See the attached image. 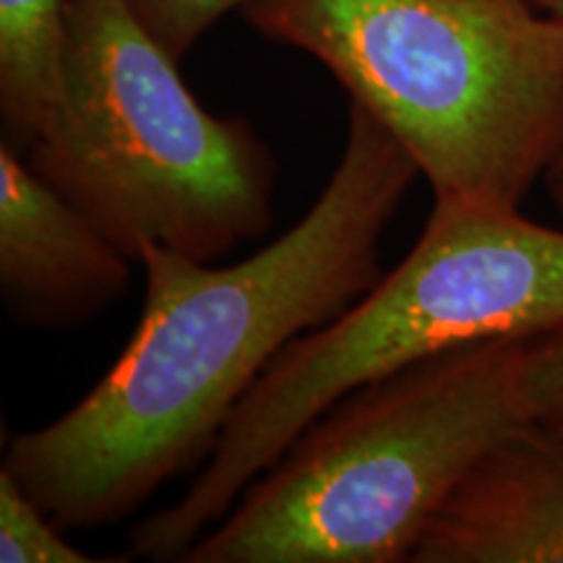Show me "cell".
I'll return each mask as SVG.
<instances>
[{
    "label": "cell",
    "mask_w": 563,
    "mask_h": 563,
    "mask_svg": "<svg viewBox=\"0 0 563 563\" xmlns=\"http://www.w3.org/2000/svg\"><path fill=\"white\" fill-rule=\"evenodd\" d=\"M420 170L368 110L313 207L232 266L144 245V311L121 357L81 402L5 446L3 470L63 530L121 522L201 467L274 357L355 306L378 279V245Z\"/></svg>",
    "instance_id": "6da1fadb"
},
{
    "label": "cell",
    "mask_w": 563,
    "mask_h": 563,
    "mask_svg": "<svg viewBox=\"0 0 563 563\" xmlns=\"http://www.w3.org/2000/svg\"><path fill=\"white\" fill-rule=\"evenodd\" d=\"M545 188H548V196H551L553 207L559 209V214L563 217V150L559 152V157L553 159V165L548 167Z\"/></svg>",
    "instance_id": "7c38bea8"
},
{
    "label": "cell",
    "mask_w": 563,
    "mask_h": 563,
    "mask_svg": "<svg viewBox=\"0 0 563 563\" xmlns=\"http://www.w3.org/2000/svg\"><path fill=\"white\" fill-rule=\"evenodd\" d=\"M0 561L3 563H95L63 538V527L0 470Z\"/></svg>",
    "instance_id": "9c48e42d"
},
{
    "label": "cell",
    "mask_w": 563,
    "mask_h": 563,
    "mask_svg": "<svg viewBox=\"0 0 563 563\" xmlns=\"http://www.w3.org/2000/svg\"><path fill=\"white\" fill-rule=\"evenodd\" d=\"M66 42L68 0H0V141L21 154L58 108Z\"/></svg>",
    "instance_id": "ba28073f"
},
{
    "label": "cell",
    "mask_w": 563,
    "mask_h": 563,
    "mask_svg": "<svg viewBox=\"0 0 563 563\" xmlns=\"http://www.w3.org/2000/svg\"><path fill=\"white\" fill-rule=\"evenodd\" d=\"M253 0H125L133 19L175 60H183L211 26Z\"/></svg>",
    "instance_id": "30bf717a"
},
{
    "label": "cell",
    "mask_w": 563,
    "mask_h": 563,
    "mask_svg": "<svg viewBox=\"0 0 563 563\" xmlns=\"http://www.w3.org/2000/svg\"><path fill=\"white\" fill-rule=\"evenodd\" d=\"M563 327V230L439 196L418 243L355 306L274 357L188 490L133 527L131 559L178 561L311 422L350 391L439 352Z\"/></svg>",
    "instance_id": "7a4b0ae2"
},
{
    "label": "cell",
    "mask_w": 563,
    "mask_h": 563,
    "mask_svg": "<svg viewBox=\"0 0 563 563\" xmlns=\"http://www.w3.org/2000/svg\"><path fill=\"white\" fill-rule=\"evenodd\" d=\"M534 3H538L545 13H551V16L563 19V0H534Z\"/></svg>",
    "instance_id": "4fadbf2b"
},
{
    "label": "cell",
    "mask_w": 563,
    "mask_h": 563,
    "mask_svg": "<svg viewBox=\"0 0 563 563\" xmlns=\"http://www.w3.org/2000/svg\"><path fill=\"white\" fill-rule=\"evenodd\" d=\"M24 157L136 264L217 262L274 222L269 144L203 108L125 0H68L60 100Z\"/></svg>",
    "instance_id": "5b68a950"
},
{
    "label": "cell",
    "mask_w": 563,
    "mask_h": 563,
    "mask_svg": "<svg viewBox=\"0 0 563 563\" xmlns=\"http://www.w3.org/2000/svg\"><path fill=\"white\" fill-rule=\"evenodd\" d=\"M525 340L439 352L350 391L180 563H410L464 475L527 420Z\"/></svg>",
    "instance_id": "277c9868"
},
{
    "label": "cell",
    "mask_w": 563,
    "mask_h": 563,
    "mask_svg": "<svg viewBox=\"0 0 563 563\" xmlns=\"http://www.w3.org/2000/svg\"><path fill=\"white\" fill-rule=\"evenodd\" d=\"M410 563H563V428L525 422L464 475Z\"/></svg>",
    "instance_id": "52a82bcc"
},
{
    "label": "cell",
    "mask_w": 563,
    "mask_h": 563,
    "mask_svg": "<svg viewBox=\"0 0 563 563\" xmlns=\"http://www.w3.org/2000/svg\"><path fill=\"white\" fill-rule=\"evenodd\" d=\"M415 159L433 196L519 209L563 150V19L534 0H253Z\"/></svg>",
    "instance_id": "3957f363"
},
{
    "label": "cell",
    "mask_w": 563,
    "mask_h": 563,
    "mask_svg": "<svg viewBox=\"0 0 563 563\" xmlns=\"http://www.w3.org/2000/svg\"><path fill=\"white\" fill-rule=\"evenodd\" d=\"M129 253L0 141V292L19 327L74 329L131 282Z\"/></svg>",
    "instance_id": "8992f818"
},
{
    "label": "cell",
    "mask_w": 563,
    "mask_h": 563,
    "mask_svg": "<svg viewBox=\"0 0 563 563\" xmlns=\"http://www.w3.org/2000/svg\"><path fill=\"white\" fill-rule=\"evenodd\" d=\"M519 394L527 420L563 428V327L525 340Z\"/></svg>",
    "instance_id": "8fae6325"
}]
</instances>
